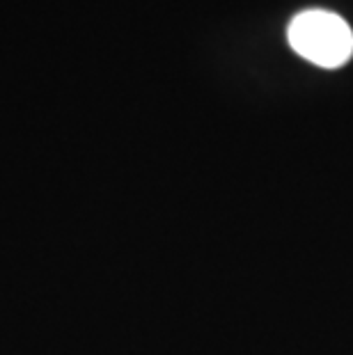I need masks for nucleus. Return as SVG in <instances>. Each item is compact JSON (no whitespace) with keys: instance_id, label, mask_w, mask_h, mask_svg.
Instances as JSON below:
<instances>
[{"instance_id":"obj_1","label":"nucleus","mask_w":353,"mask_h":355,"mask_svg":"<svg viewBox=\"0 0 353 355\" xmlns=\"http://www.w3.org/2000/svg\"><path fill=\"white\" fill-rule=\"evenodd\" d=\"M289 46L307 62L337 69L353 58V30L340 14L328 10H305L291 19Z\"/></svg>"}]
</instances>
